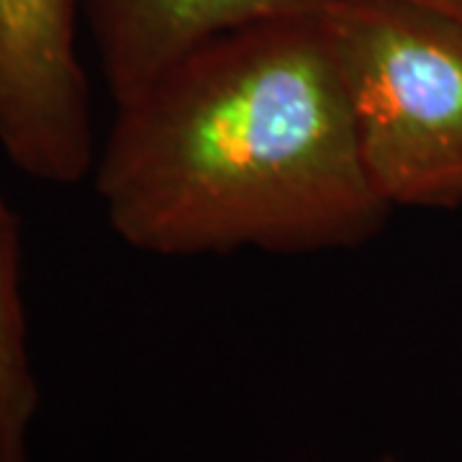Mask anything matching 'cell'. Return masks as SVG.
<instances>
[{
    "label": "cell",
    "mask_w": 462,
    "mask_h": 462,
    "mask_svg": "<svg viewBox=\"0 0 462 462\" xmlns=\"http://www.w3.org/2000/svg\"><path fill=\"white\" fill-rule=\"evenodd\" d=\"M78 11L80 0H0V149L50 185L80 182L98 157Z\"/></svg>",
    "instance_id": "obj_3"
},
{
    "label": "cell",
    "mask_w": 462,
    "mask_h": 462,
    "mask_svg": "<svg viewBox=\"0 0 462 462\" xmlns=\"http://www.w3.org/2000/svg\"><path fill=\"white\" fill-rule=\"evenodd\" d=\"M103 80L116 106L182 57L260 21L316 16L329 0H83Z\"/></svg>",
    "instance_id": "obj_4"
},
{
    "label": "cell",
    "mask_w": 462,
    "mask_h": 462,
    "mask_svg": "<svg viewBox=\"0 0 462 462\" xmlns=\"http://www.w3.org/2000/svg\"><path fill=\"white\" fill-rule=\"evenodd\" d=\"M324 29L385 206L460 208L462 18L398 0H329Z\"/></svg>",
    "instance_id": "obj_2"
},
{
    "label": "cell",
    "mask_w": 462,
    "mask_h": 462,
    "mask_svg": "<svg viewBox=\"0 0 462 462\" xmlns=\"http://www.w3.org/2000/svg\"><path fill=\"white\" fill-rule=\"evenodd\" d=\"M36 411L39 383L21 288V226L0 193V462H29Z\"/></svg>",
    "instance_id": "obj_5"
},
{
    "label": "cell",
    "mask_w": 462,
    "mask_h": 462,
    "mask_svg": "<svg viewBox=\"0 0 462 462\" xmlns=\"http://www.w3.org/2000/svg\"><path fill=\"white\" fill-rule=\"evenodd\" d=\"M398 3H413V5H424V8L445 11V14L462 18V0H398Z\"/></svg>",
    "instance_id": "obj_6"
},
{
    "label": "cell",
    "mask_w": 462,
    "mask_h": 462,
    "mask_svg": "<svg viewBox=\"0 0 462 462\" xmlns=\"http://www.w3.org/2000/svg\"><path fill=\"white\" fill-rule=\"evenodd\" d=\"M93 178L116 236L152 257L355 249L391 216L360 160L324 11L182 57L116 106Z\"/></svg>",
    "instance_id": "obj_1"
},
{
    "label": "cell",
    "mask_w": 462,
    "mask_h": 462,
    "mask_svg": "<svg viewBox=\"0 0 462 462\" xmlns=\"http://www.w3.org/2000/svg\"><path fill=\"white\" fill-rule=\"evenodd\" d=\"M380 462H403V460H401V457H396V455H385V457H383Z\"/></svg>",
    "instance_id": "obj_7"
}]
</instances>
